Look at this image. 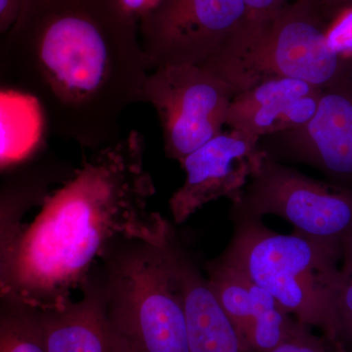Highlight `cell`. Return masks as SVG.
<instances>
[{"label": "cell", "mask_w": 352, "mask_h": 352, "mask_svg": "<svg viewBox=\"0 0 352 352\" xmlns=\"http://www.w3.org/2000/svg\"><path fill=\"white\" fill-rule=\"evenodd\" d=\"M0 43L52 131L82 147L122 138L124 113L143 102L151 69L138 23L117 0H25Z\"/></svg>", "instance_id": "6da1fadb"}, {"label": "cell", "mask_w": 352, "mask_h": 352, "mask_svg": "<svg viewBox=\"0 0 352 352\" xmlns=\"http://www.w3.org/2000/svg\"><path fill=\"white\" fill-rule=\"evenodd\" d=\"M144 152V138L132 131L44 198L14 252L6 293L39 308L62 305L97 259L126 243L170 239L173 227L149 208L155 186Z\"/></svg>", "instance_id": "7a4b0ae2"}, {"label": "cell", "mask_w": 352, "mask_h": 352, "mask_svg": "<svg viewBox=\"0 0 352 352\" xmlns=\"http://www.w3.org/2000/svg\"><path fill=\"white\" fill-rule=\"evenodd\" d=\"M349 57L331 43L323 13L312 0H296L261 17H245L204 67L234 96L272 78H292L325 87Z\"/></svg>", "instance_id": "3957f363"}, {"label": "cell", "mask_w": 352, "mask_h": 352, "mask_svg": "<svg viewBox=\"0 0 352 352\" xmlns=\"http://www.w3.org/2000/svg\"><path fill=\"white\" fill-rule=\"evenodd\" d=\"M235 232L222 258L276 298L289 315L325 339H339L337 303L344 252L294 231L274 232L261 219H233Z\"/></svg>", "instance_id": "277c9868"}, {"label": "cell", "mask_w": 352, "mask_h": 352, "mask_svg": "<svg viewBox=\"0 0 352 352\" xmlns=\"http://www.w3.org/2000/svg\"><path fill=\"white\" fill-rule=\"evenodd\" d=\"M106 311L127 352H190L175 234L126 243L107 256Z\"/></svg>", "instance_id": "5b68a950"}, {"label": "cell", "mask_w": 352, "mask_h": 352, "mask_svg": "<svg viewBox=\"0 0 352 352\" xmlns=\"http://www.w3.org/2000/svg\"><path fill=\"white\" fill-rule=\"evenodd\" d=\"M232 204L233 219L276 215L303 235L342 252L352 240V190L314 179L265 152Z\"/></svg>", "instance_id": "8992f818"}, {"label": "cell", "mask_w": 352, "mask_h": 352, "mask_svg": "<svg viewBox=\"0 0 352 352\" xmlns=\"http://www.w3.org/2000/svg\"><path fill=\"white\" fill-rule=\"evenodd\" d=\"M233 97L230 87L203 65L153 69L143 88V102L159 118L164 152L179 164L221 133Z\"/></svg>", "instance_id": "52a82bcc"}, {"label": "cell", "mask_w": 352, "mask_h": 352, "mask_svg": "<svg viewBox=\"0 0 352 352\" xmlns=\"http://www.w3.org/2000/svg\"><path fill=\"white\" fill-rule=\"evenodd\" d=\"M245 17L243 0H161L138 23L150 69L205 64Z\"/></svg>", "instance_id": "ba28073f"}, {"label": "cell", "mask_w": 352, "mask_h": 352, "mask_svg": "<svg viewBox=\"0 0 352 352\" xmlns=\"http://www.w3.org/2000/svg\"><path fill=\"white\" fill-rule=\"evenodd\" d=\"M273 159L316 168L328 182L352 190V57L322 88L314 117L305 126L261 139Z\"/></svg>", "instance_id": "9c48e42d"}, {"label": "cell", "mask_w": 352, "mask_h": 352, "mask_svg": "<svg viewBox=\"0 0 352 352\" xmlns=\"http://www.w3.org/2000/svg\"><path fill=\"white\" fill-rule=\"evenodd\" d=\"M261 138L238 131L220 133L180 163L185 182L170 199L176 224L184 223L210 201L237 200L263 157Z\"/></svg>", "instance_id": "30bf717a"}, {"label": "cell", "mask_w": 352, "mask_h": 352, "mask_svg": "<svg viewBox=\"0 0 352 352\" xmlns=\"http://www.w3.org/2000/svg\"><path fill=\"white\" fill-rule=\"evenodd\" d=\"M322 88L292 78H272L233 97L226 124L263 138L300 129L314 117Z\"/></svg>", "instance_id": "8fae6325"}, {"label": "cell", "mask_w": 352, "mask_h": 352, "mask_svg": "<svg viewBox=\"0 0 352 352\" xmlns=\"http://www.w3.org/2000/svg\"><path fill=\"white\" fill-rule=\"evenodd\" d=\"M82 287L78 300L38 307L46 352H127L109 320L103 286Z\"/></svg>", "instance_id": "7c38bea8"}, {"label": "cell", "mask_w": 352, "mask_h": 352, "mask_svg": "<svg viewBox=\"0 0 352 352\" xmlns=\"http://www.w3.org/2000/svg\"><path fill=\"white\" fill-rule=\"evenodd\" d=\"M45 115L34 95L0 88V168L25 161L43 140Z\"/></svg>", "instance_id": "4fadbf2b"}, {"label": "cell", "mask_w": 352, "mask_h": 352, "mask_svg": "<svg viewBox=\"0 0 352 352\" xmlns=\"http://www.w3.org/2000/svg\"><path fill=\"white\" fill-rule=\"evenodd\" d=\"M32 171L13 178L0 188V296L6 293L14 252L24 231L25 217L50 194L53 177Z\"/></svg>", "instance_id": "5bb4252c"}, {"label": "cell", "mask_w": 352, "mask_h": 352, "mask_svg": "<svg viewBox=\"0 0 352 352\" xmlns=\"http://www.w3.org/2000/svg\"><path fill=\"white\" fill-rule=\"evenodd\" d=\"M206 270L208 286L232 324L242 351H251L254 307L249 278L222 256L208 263Z\"/></svg>", "instance_id": "9a60e30c"}, {"label": "cell", "mask_w": 352, "mask_h": 352, "mask_svg": "<svg viewBox=\"0 0 352 352\" xmlns=\"http://www.w3.org/2000/svg\"><path fill=\"white\" fill-rule=\"evenodd\" d=\"M0 352H46L39 308L10 293L0 296Z\"/></svg>", "instance_id": "2e32d148"}, {"label": "cell", "mask_w": 352, "mask_h": 352, "mask_svg": "<svg viewBox=\"0 0 352 352\" xmlns=\"http://www.w3.org/2000/svg\"><path fill=\"white\" fill-rule=\"evenodd\" d=\"M250 288L254 307V332L250 352H270L291 335L298 320H293L274 296L251 280Z\"/></svg>", "instance_id": "e0dca14e"}, {"label": "cell", "mask_w": 352, "mask_h": 352, "mask_svg": "<svg viewBox=\"0 0 352 352\" xmlns=\"http://www.w3.org/2000/svg\"><path fill=\"white\" fill-rule=\"evenodd\" d=\"M336 311L339 326L337 342L344 349H352V240L347 243L342 254Z\"/></svg>", "instance_id": "ac0fdd59"}, {"label": "cell", "mask_w": 352, "mask_h": 352, "mask_svg": "<svg viewBox=\"0 0 352 352\" xmlns=\"http://www.w3.org/2000/svg\"><path fill=\"white\" fill-rule=\"evenodd\" d=\"M308 328L298 321L291 335L270 352H327L322 340L310 332Z\"/></svg>", "instance_id": "d6986e66"}, {"label": "cell", "mask_w": 352, "mask_h": 352, "mask_svg": "<svg viewBox=\"0 0 352 352\" xmlns=\"http://www.w3.org/2000/svg\"><path fill=\"white\" fill-rule=\"evenodd\" d=\"M25 0H0V36L6 34L19 17Z\"/></svg>", "instance_id": "ffe728a7"}, {"label": "cell", "mask_w": 352, "mask_h": 352, "mask_svg": "<svg viewBox=\"0 0 352 352\" xmlns=\"http://www.w3.org/2000/svg\"><path fill=\"white\" fill-rule=\"evenodd\" d=\"M160 1L161 0H117L124 12L138 23L151 12Z\"/></svg>", "instance_id": "44dd1931"}, {"label": "cell", "mask_w": 352, "mask_h": 352, "mask_svg": "<svg viewBox=\"0 0 352 352\" xmlns=\"http://www.w3.org/2000/svg\"><path fill=\"white\" fill-rule=\"evenodd\" d=\"M247 8V17H261L281 8L287 0H243Z\"/></svg>", "instance_id": "7402d4cb"}, {"label": "cell", "mask_w": 352, "mask_h": 352, "mask_svg": "<svg viewBox=\"0 0 352 352\" xmlns=\"http://www.w3.org/2000/svg\"><path fill=\"white\" fill-rule=\"evenodd\" d=\"M315 2L321 12H332V11L346 10L351 8L352 0H312Z\"/></svg>", "instance_id": "603a6c76"}]
</instances>
